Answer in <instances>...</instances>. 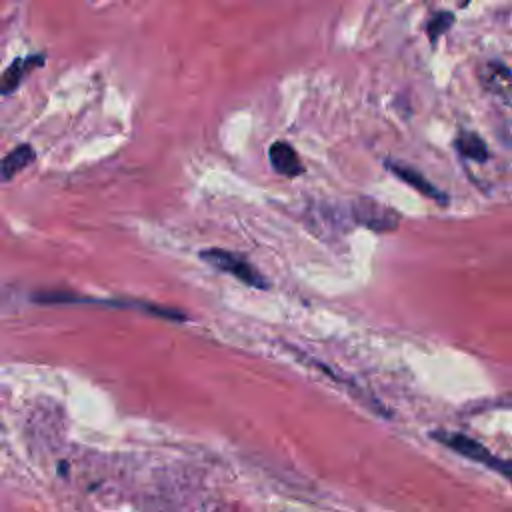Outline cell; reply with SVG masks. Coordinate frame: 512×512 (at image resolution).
Masks as SVG:
<instances>
[{"mask_svg": "<svg viewBox=\"0 0 512 512\" xmlns=\"http://www.w3.org/2000/svg\"><path fill=\"white\" fill-rule=\"evenodd\" d=\"M432 438H436L440 444L452 448L454 452L470 458V460H476L484 466H490L494 470H498L500 474L512 478V462H502V460H496L494 454H490L482 444H478L476 440L464 436V434H458V432H434Z\"/></svg>", "mask_w": 512, "mask_h": 512, "instance_id": "7a4b0ae2", "label": "cell"}, {"mask_svg": "<svg viewBox=\"0 0 512 512\" xmlns=\"http://www.w3.org/2000/svg\"><path fill=\"white\" fill-rule=\"evenodd\" d=\"M454 148L458 150L460 156H464L468 160H474V162H486L490 158L486 142L476 132L460 130L456 140H454Z\"/></svg>", "mask_w": 512, "mask_h": 512, "instance_id": "ba28073f", "label": "cell"}, {"mask_svg": "<svg viewBox=\"0 0 512 512\" xmlns=\"http://www.w3.org/2000/svg\"><path fill=\"white\" fill-rule=\"evenodd\" d=\"M480 86L498 98L502 104L512 106V68L498 60H488L478 66Z\"/></svg>", "mask_w": 512, "mask_h": 512, "instance_id": "277c9868", "label": "cell"}, {"mask_svg": "<svg viewBox=\"0 0 512 512\" xmlns=\"http://www.w3.org/2000/svg\"><path fill=\"white\" fill-rule=\"evenodd\" d=\"M386 168H388L394 176H398L402 182H406L408 186L416 188L420 194H424V196H428V198H432V200H436V202H440V204H446V202H448L446 194H444L442 190H438L430 180H426L424 174L418 172L416 168H412V166H408V164H404V162H398V160H386Z\"/></svg>", "mask_w": 512, "mask_h": 512, "instance_id": "5b68a950", "label": "cell"}, {"mask_svg": "<svg viewBox=\"0 0 512 512\" xmlns=\"http://www.w3.org/2000/svg\"><path fill=\"white\" fill-rule=\"evenodd\" d=\"M454 24V14L452 12H436L428 24H426V32L430 42H436L444 32H448V28Z\"/></svg>", "mask_w": 512, "mask_h": 512, "instance_id": "30bf717a", "label": "cell"}, {"mask_svg": "<svg viewBox=\"0 0 512 512\" xmlns=\"http://www.w3.org/2000/svg\"><path fill=\"white\" fill-rule=\"evenodd\" d=\"M36 158V152L30 144H20L14 150H10L2 160V180L8 182L12 176H16L20 170H24L28 164H32Z\"/></svg>", "mask_w": 512, "mask_h": 512, "instance_id": "9c48e42d", "label": "cell"}, {"mask_svg": "<svg viewBox=\"0 0 512 512\" xmlns=\"http://www.w3.org/2000/svg\"><path fill=\"white\" fill-rule=\"evenodd\" d=\"M200 258L210 264L212 268L234 276L236 280H240L246 286L252 288H270V282L266 280L264 274H260L244 256L230 252V250H222V248H208L200 252Z\"/></svg>", "mask_w": 512, "mask_h": 512, "instance_id": "6da1fadb", "label": "cell"}, {"mask_svg": "<svg viewBox=\"0 0 512 512\" xmlns=\"http://www.w3.org/2000/svg\"><path fill=\"white\" fill-rule=\"evenodd\" d=\"M268 158H270L272 168L282 176L294 178V176H300L304 172V166H302L296 150L284 140H278L270 146Z\"/></svg>", "mask_w": 512, "mask_h": 512, "instance_id": "8992f818", "label": "cell"}, {"mask_svg": "<svg viewBox=\"0 0 512 512\" xmlns=\"http://www.w3.org/2000/svg\"><path fill=\"white\" fill-rule=\"evenodd\" d=\"M42 64H44L42 54H32V56H26V58L12 60V64L2 74V94L8 96L10 92H14L22 84L26 74L32 72L34 68H40Z\"/></svg>", "mask_w": 512, "mask_h": 512, "instance_id": "52a82bcc", "label": "cell"}, {"mask_svg": "<svg viewBox=\"0 0 512 512\" xmlns=\"http://www.w3.org/2000/svg\"><path fill=\"white\" fill-rule=\"evenodd\" d=\"M352 218L370 228V230H376V232H388V230H394L400 222V216L390 208V206H384L380 202H376L374 198H358L354 204H352Z\"/></svg>", "mask_w": 512, "mask_h": 512, "instance_id": "3957f363", "label": "cell"}]
</instances>
